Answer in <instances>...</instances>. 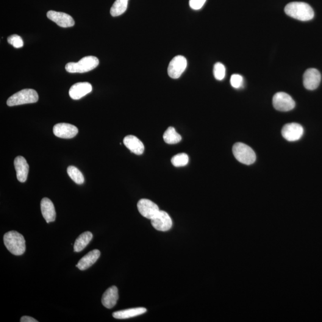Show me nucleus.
I'll use <instances>...</instances> for the list:
<instances>
[{"instance_id":"nucleus-18","label":"nucleus","mask_w":322,"mask_h":322,"mask_svg":"<svg viewBox=\"0 0 322 322\" xmlns=\"http://www.w3.org/2000/svg\"><path fill=\"white\" fill-rule=\"evenodd\" d=\"M118 290L115 286H112L105 291L102 298V303L107 309H112L117 303Z\"/></svg>"},{"instance_id":"nucleus-13","label":"nucleus","mask_w":322,"mask_h":322,"mask_svg":"<svg viewBox=\"0 0 322 322\" xmlns=\"http://www.w3.org/2000/svg\"><path fill=\"white\" fill-rule=\"evenodd\" d=\"M79 129L73 125L67 123H59L54 127L55 136L62 138H72L77 135Z\"/></svg>"},{"instance_id":"nucleus-27","label":"nucleus","mask_w":322,"mask_h":322,"mask_svg":"<svg viewBox=\"0 0 322 322\" xmlns=\"http://www.w3.org/2000/svg\"><path fill=\"white\" fill-rule=\"evenodd\" d=\"M8 43L12 45L15 48L19 49L24 46V41L18 35H12L7 38Z\"/></svg>"},{"instance_id":"nucleus-28","label":"nucleus","mask_w":322,"mask_h":322,"mask_svg":"<svg viewBox=\"0 0 322 322\" xmlns=\"http://www.w3.org/2000/svg\"><path fill=\"white\" fill-rule=\"evenodd\" d=\"M243 81V77L239 74L233 75L230 79V83L235 88H240L242 85Z\"/></svg>"},{"instance_id":"nucleus-5","label":"nucleus","mask_w":322,"mask_h":322,"mask_svg":"<svg viewBox=\"0 0 322 322\" xmlns=\"http://www.w3.org/2000/svg\"><path fill=\"white\" fill-rule=\"evenodd\" d=\"M233 154L239 162L251 165L256 160V155L250 147L242 143H237L233 147Z\"/></svg>"},{"instance_id":"nucleus-3","label":"nucleus","mask_w":322,"mask_h":322,"mask_svg":"<svg viewBox=\"0 0 322 322\" xmlns=\"http://www.w3.org/2000/svg\"><path fill=\"white\" fill-rule=\"evenodd\" d=\"M99 60L93 55L86 56L79 62H70L66 64L65 69L69 73H85L95 69L99 65Z\"/></svg>"},{"instance_id":"nucleus-2","label":"nucleus","mask_w":322,"mask_h":322,"mask_svg":"<svg viewBox=\"0 0 322 322\" xmlns=\"http://www.w3.org/2000/svg\"><path fill=\"white\" fill-rule=\"evenodd\" d=\"M4 243L11 253L21 255L26 250V242L23 235L16 231H10L4 236Z\"/></svg>"},{"instance_id":"nucleus-9","label":"nucleus","mask_w":322,"mask_h":322,"mask_svg":"<svg viewBox=\"0 0 322 322\" xmlns=\"http://www.w3.org/2000/svg\"><path fill=\"white\" fill-rule=\"evenodd\" d=\"M304 134V129L300 124L290 123L286 124L282 130V134L289 141H295L300 139Z\"/></svg>"},{"instance_id":"nucleus-20","label":"nucleus","mask_w":322,"mask_h":322,"mask_svg":"<svg viewBox=\"0 0 322 322\" xmlns=\"http://www.w3.org/2000/svg\"><path fill=\"white\" fill-rule=\"evenodd\" d=\"M147 312L146 309L143 307L134 308L124 310L118 311L112 314L113 317L117 319H126L136 317L143 315Z\"/></svg>"},{"instance_id":"nucleus-7","label":"nucleus","mask_w":322,"mask_h":322,"mask_svg":"<svg viewBox=\"0 0 322 322\" xmlns=\"http://www.w3.org/2000/svg\"><path fill=\"white\" fill-rule=\"evenodd\" d=\"M187 60L184 56L177 55L169 64L168 76L173 79H179L187 68Z\"/></svg>"},{"instance_id":"nucleus-10","label":"nucleus","mask_w":322,"mask_h":322,"mask_svg":"<svg viewBox=\"0 0 322 322\" xmlns=\"http://www.w3.org/2000/svg\"><path fill=\"white\" fill-rule=\"evenodd\" d=\"M321 81V74L318 69H308L303 76L304 87L309 90H314L319 87Z\"/></svg>"},{"instance_id":"nucleus-14","label":"nucleus","mask_w":322,"mask_h":322,"mask_svg":"<svg viewBox=\"0 0 322 322\" xmlns=\"http://www.w3.org/2000/svg\"><path fill=\"white\" fill-rule=\"evenodd\" d=\"M92 89V85L89 82H78L72 86L69 94L72 99L79 100L91 92Z\"/></svg>"},{"instance_id":"nucleus-29","label":"nucleus","mask_w":322,"mask_h":322,"mask_svg":"<svg viewBox=\"0 0 322 322\" xmlns=\"http://www.w3.org/2000/svg\"><path fill=\"white\" fill-rule=\"evenodd\" d=\"M207 0H189V5L191 9L198 10L201 9Z\"/></svg>"},{"instance_id":"nucleus-11","label":"nucleus","mask_w":322,"mask_h":322,"mask_svg":"<svg viewBox=\"0 0 322 322\" xmlns=\"http://www.w3.org/2000/svg\"><path fill=\"white\" fill-rule=\"evenodd\" d=\"M137 208L140 215L150 220H152L160 211L156 204L146 199H140L138 202Z\"/></svg>"},{"instance_id":"nucleus-22","label":"nucleus","mask_w":322,"mask_h":322,"mask_svg":"<svg viewBox=\"0 0 322 322\" xmlns=\"http://www.w3.org/2000/svg\"><path fill=\"white\" fill-rule=\"evenodd\" d=\"M163 140L167 144H173L180 142L182 140V137L176 132L174 127H170L166 130L163 135Z\"/></svg>"},{"instance_id":"nucleus-16","label":"nucleus","mask_w":322,"mask_h":322,"mask_svg":"<svg viewBox=\"0 0 322 322\" xmlns=\"http://www.w3.org/2000/svg\"><path fill=\"white\" fill-rule=\"evenodd\" d=\"M41 210L43 217L47 223L55 221L56 214H55L54 205L51 199L44 198L41 200Z\"/></svg>"},{"instance_id":"nucleus-25","label":"nucleus","mask_w":322,"mask_h":322,"mask_svg":"<svg viewBox=\"0 0 322 322\" xmlns=\"http://www.w3.org/2000/svg\"><path fill=\"white\" fill-rule=\"evenodd\" d=\"M188 162V157L185 153L175 155L171 159V163L175 166L179 167V166H186Z\"/></svg>"},{"instance_id":"nucleus-23","label":"nucleus","mask_w":322,"mask_h":322,"mask_svg":"<svg viewBox=\"0 0 322 322\" xmlns=\"http://www.w3.org/2000/svg\"><path fill=\"white\" fill-rule=\"evenodd\" d=\"M128 2L129 0H116L111 7L110 15L113 17L123 15L127 9Z\"/></svg>"},{"instance_id":"nucleus-26","label":"nucleus","mask_w":322,"mask_h":322,"mask_svg":"<svg viewBox=\"0 0 322 322\" xmlns=\"http://www.w3.org/2000/svg\"><path fill=\"white\" fill-rule=\"evenodd\" d=\"M214 76H215V79L221 80L224 79L226 76V68H225L223 64L218 62L215 64L214 66Z\"/></svg>"},{"instance_id":"nucleus-17","label":"nucleus","mask_w":322,"mask_h":322,"mask_svg":"<svg viewBox=\"0 0 322 322\" xmlns=\"http://www.w3.org/2000/svg\"><path fill=\"white\" fill-rule=\"evenodd\" d=\"M100 256L101 252L98 249H94L83 257L78 263L76 267L80 270H87L98 261Z\"/></svg>"},{"instance_id":"nucleus-12","label":"nucleus","mask_w":322,"mask_h":322,"mask_svg":"<svg viewBox=\"0 0 322 322\" xmlns=\"http://www.w3.org/2000/svg\"><path fill=\"white\" fill-rule=\"evenodd\" d=\"M47 16L50 20L55 22L60 27H72L75 25V21L72 16L65 13L51 10L47 12Z\"/></svg>"},{"instance_id":"nucleus-24","label":"nucleus","mask_w":322,"mask_h":322,"mask_svg":"<svg viewBox=\"0 0 322 322\" xmlns=\"http://www.w3.org/2000/svg\"><path fill=\"white\" fill-rule=\"evenodd\" d=\"M69 176L78 185H82L84 183V177L79 169L74 166H69L67 169Z\"/></svg>"},{"instance_id":"nucleus-19","label":"nucleus","mask_w":322,"mask_h":322,"mask_svg":"<svg viewBox=\"0 0 322 322\" xmlns=\"http://www.w3.org/2000/svg\"><path fill=\"white\" fill-rule=\"evenodd\" d=\"M124 145L134 154L140 155L143 154L144 150V144L134 135H130L124 138Z\"/></svg>"},{"instance_id":"nucleus-21","label":"nucleus","mask_w":322,"mask_h":322,"mask_svg":"<svg viewBox=\"0 0 322 322\" xmlns=\"http://www.w3.org/2000/svg\"><path fill=\"white\" fill-rule=\"evenodd\" d=\"M93 235L90 232H85L79 236L75 242L74 251L76 252L82 251L92 240Z\"/></svg>"},{"instance_id":"nucleus-4","label":"nucleus","mask_w":322,"mask_h":322,"mask_svg":"<svg viewBox=\"0 0 322 322\" xmlns=\"http://www.w3.org/2000/svg\"><path fill=\"white\" fill-rule=\"evenodd\" d=\"M38 101L37 91L33 89H24L14 94L7 100V105L9 107L34 104Z\"/></svg>"},{"instance_id":"nucleus-8","label":"nucleus","mask_w":322,"mask_h":322,"mask_svg":"<svg viewBox=\"0 0 322 322\" xmlns=\"http://www.w3.org/2000/svg\"><path fill=\"white\" fill-rule=\"evenodd\" d=\"M151 223L155 229L162 232L168 231L173 226V221L170 216L163 211H160L152 219Z\"/></svg>"},{"instance_id":"nucleus-1","label":"nucleus","mask_w":322,"mask_h":322,"mask_svg":"<svg viewBox=\"0 0 322 322\" xmlns=\"http://www.w3.org/2000/svg\"><path fill=\"white\" fill-rule=\"evenodd\" d=\"M285 12L297 20L309 21L315 16V12L309 4L304 2H292L286 5Z\"/></svg>"},{"instance_id":"nucleus-15","label":"nucleus","mask_w":322,"mask_h":322,"mask_svg":"<svg viewBox=\"0 0 322 322\" xmlns=\"http://www.w3.org/2000/svg\"><path fill=\"white\" fill-rule=\"evenodd\" d=\"M14 165L19 181L21 183L26 182L29 173V165L26 158L22 156L16 157L14 161Z\"/></svg>"},{"instance_id":"nucleus-30","label":"nucleus","mask_w":322,"mask_h":322,"mask_svg":"<svg viewBox=\"0 0 322 322\" xmlns=\"http://www.w3.org/2000/svg\"><path fill=\"white\" fill-rule=\"evenodd\" d=\"M21 322H38L36 319L29 317V316H25L21 319Z\"/></svg>"},{"instance_id":"nucleus-6","label":"nucleus","mask_w":322,"mask_h":322,"mask_svg":"<svg viewBox=\"0 0 322 322\" xmlns=\"http://www.w3.org/2000/svg\"><path fill=\"white\" fill-rule=\"evenodd\" d=\"M273 105L276 110L282 112H287L295 107V102L288 94L279 92L274 94L273 96Z\"/></svg>"}]
</instances>
